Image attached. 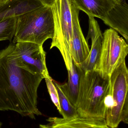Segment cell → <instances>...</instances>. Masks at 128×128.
Segmentation results:
<instances>
[{"instance_id": "277c9868", "label": "cell", "mask_w": 128, "mask_h": 128, "mask_svg": "<svg viewBox=\"0 0 128 128\" xmlns=\"http://www.w3.org/2000/svg\"><path fill=\"white\" fill-rule=\"evenodd\" d=\"M128 70L123 61L109 78V88L105 98V120L112 128H117L121 122L128 123Z\"/></svg>"}, {"instance_id": "30bf717a", "label": "cell", "mask_w": 128, "mask_h": 128, "mask_svg": "<svg viewBox=\"0 0 128 128\" xmlns=\"http://www.w3.org/2000/svg\"><path fill=\"white\" fill-rule=\"evenodd\" d=\"M88 17L89 28L86 40L88 42L91 39V46L88 58L79 68L85 72L94 69L100 55L103 40V34L97 22L94 17Z\"/></svg>"}, {"instance_id": "ba28073f", "label": "cell", "mask_w": 128, "mask_h": 128, "mask_svg": "<svg viewBox=\"0 0 128 128\" xmlns=\"http://www.w3.org/2000/svg\"><path fill=\"white\" fill-rule=\"evenodd\" d=\"M46 124H40L39 128H112L104 118L82 116L78 114L71 118L50 117Z\"/></svg>"}, {"instance_id": "5b68a950", "label": "cell", "mask_w": 128, "mask_h": 128, "mask_svg": "<svg viewBox=\"0 0 128 128\" xmlns=\"http://www.w3.org/2000/svg\"><path fill=\"white\" fill-rule=\"evenodd\" d=\"M72 0H56L51 7L54 22V34L50 49L56 47L63 57L67 71L73 64L71 55L73 31Z\"/></svg>"}, {"instance_id": "9c48e42d", "label": "cell", "mask_w": 128, "mask_h": 128, "mask_svg": "<svg viewBox=\"0 0 128 128\" xmlns=\"http://www.w3.org/2000/svg\"><path fill=\"white\" fill-rule=\"evenodd\" d=\"M79 11L73 3L71 55L74 63L80 68L88 58L90 49L80 27Z\"/></svg>"}, {"instance_id": "d6986e66", "label": "cell", "mask_w": 128, "mask_h": 128, "mask_svg": "<svg viewBox=\"0 0 128 128\" xmlns=\"http://www.w3.org/2000/svg\"><path fill=\"white\" fill-rule=\"evenodd\" d=\"M6 0H0V3H2V2H4Z\"/></svg>"}, {"instance_id": "5bb4252c", "label": "cell", "mask_w": 128, "mask_h": 128, "mask_svg": "<svg viewBox=\"0 0 128 128\" xmlns=\"http://www.w3.org/2000/svg\"><path fill=\"white\" fill-rule=\"evenodd\" d=\"M68 72V81L64 84H59L62 92L71 104L76 109L80 78V69L74 63Z\"/></svg>"}, {"instance_id": "4fadbf2b", "label": "cell", "mask_w": 128, "mask_h": 128, "mask_svg": "<svg viewBox=\"0 0 128 128\" xmlns=\"http://www.w3.org/2000/svg\"><path fill=\"white\" fill-rule=\"evenodd\" d=\"M43 5L38 0H6L0 3V22Z\"/></svg>"}, {"instance_id": "ac0fdd59", "label": "cell", "mask_w": 128, "mask_h": 128, "mask_svg": "<svg viewBox=\"0 0 128 128\" xmlns=\"http://www.w3.org/2000/svg\"><path fill=\"white\" fill-rule=\"evenodd\" d=\"M44 6L52 7L55 3L56 0H38Z\"/></svg>"}, {"instance_id": "8992f818", "label": "cell", "mask_w": 128, "mask_h": 128, "mask_svg": "<svg viewBox=\"0 0 128 128\" xmlns=\"http://www.w3.org/2000/svg\"><path fill=\"white\" fill-rule=\"evenodd\" d=\"M128 45L117 32L110 28L103 34L100 55L94 70L103 77L108 78L114 70L125 60Z\"/></svg>"}, {"instance_id": "7a4b0ae2", "label": "cell", "mask_w": 128, "mask_h": 128, "mask_svg": "<svg viewBox=\"0 0 128 128\" xmlns=\"http://www.w3.org/2000/svg\"><path fill=\"white\" fill-rule=\"evenodd\" d=\"M80 69L77 112L82 116L105 118L104 102L109 90V78H104L94 70L85 72Z\"/></svg>"}, {"instance_id": "6da1fadb", "label": "cell", "mask_w": 128, "mask_h": 128, "mask_svg": "<svg viewBox=\"0 0 128 128\" xmlns=\"http://www.w3.org/2000/svg\"><path fill=\"white\" fill-rule=\"evenodd\" d=\"M14 44L0 51V111H14L35 119L42 115L37 107L38 89L43 76L17 64Z\"/></svg>"}, {"instance_id": "e0dca14e", "label": "cell", "mask_w": 128, "mask_h": 128, "mask_svg": "<svg viewBox=\"0 0 128 128\" xmlns=\"http://www.w3.org/2000/svg\"><path fill=\"white\" fill-rule=\"evenodd\" d=\"M48 92L50 96L51 100L61 114V110L59 104V99L58 91L53 82V80L51 77L44 78Z\"/></svg>"}, {"instance_id": "2e32d148", "label": "cell", "mask_w": 128, "mask_h": 128, "mask_svg": "<svg viewBox=\"0 0 128 128\" xmlns=\"http://www.w3.org/2000/svg\"><path fill=\"white\" fill-rule=\"evenodd\" d=\"M16 24V16L10 17L0 22V41L11 42L14 36Z\"/></svg>"}, {"instance_id": "9a60e30c", "label": "cell", "mask_w": 128, "mask_h": 128, "mask_svg": "<svg viewBox=\"0 0 128 128\" xmlns=\"http://www.w3.org/2000/svg\"><path fill=\"white\" fill-rule=\"evenodd\" d=\"M53 83L58 91L61 108V114L63 118H71L78 114L77 109L71 104L69 100L64 94L59 85V83L53 80Z\"/></svg>"}, {"instance_id": "52a82bcc", "label": "cell", "mask_w": 128, "mask_h": 128, "mask_svg": "<svg viewBox=\"0 0 128 128\" xmlns=\"http://www.w3.org/2000/svg\"><path fill=\"white\" fill-rule=\"evenodd\" d=\"M14 54L19 67L32 74L42 75L44 79L50 76L43 46L30 42H18L14 44Z\"/></svg>"}, {"instance_id": "3957f363", "label": "cell", "mask_w": 128, "mask_h": 128, "mask_svg": "<svg viewBox=\"0 0 128 128\" xmlns=\"http://www.w3.org/2000/svg\"><path fill=\"white\" fill-rule=\"evenodd\" d=\"M54 34V22L51 7L42 6L16 16L13 44L30 42L43 46Z\"/></svg>"}, {"instance_id": "7c38bea8", "label": "cell", "mask_w": 128, "mask_h": 128, "mask_svg": "<svg viewBox=\"0 0 128 128\" xmlns=\"http://www.w3.org/2000/svg\"><path fill=\"white\" fill-rule=\"evenodd\" d=\"M122 0H72L79 10L88 16L102 19L117 4Z\"/></svg>"}, {"instance_id": "8fae6325", "label": "cell", "mask_w": 128, "mask_h": 128, "mask_svg": "<svg viewBox=\"0 0 128 128\" xmlns=\"http://www.w3.org/2000/svg\"><path fill=\"white\" fill-rule=\"evenodd\" d=\"M104 23L128 40V5L126 0L117 4L101 19Z\"/></svg>"}, {"instance_id": "ffe728a7", "label": "cell", "mask_w": 128, "mask_h": 128, "mask_svg": "<svg viewBox=\"0 0 128 128\" xmlns=\"http://www.w3.org/2000/svg\"><path fill=\"white\" fill-rule=\"evenodd\" d=\"M2 124L1 122H0V128H2Z\"/></svg>"}]
</instances>
